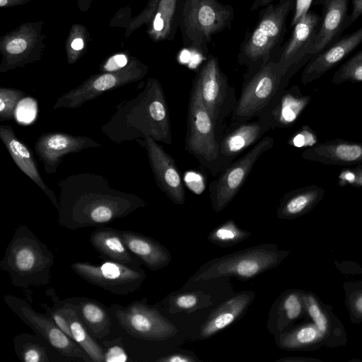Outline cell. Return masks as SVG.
Instances as JSON below:
<instances>
[{"mask_svg": "<svg viewBox=\"0 0 362 362\" xmlns=\"http://www.w3.org/2000/svg\"><path fill=\"white\" fill-rule=\"evenodd\" d=\"M57 185L60 189L57 221L61 226L72 230L105 226L146 205L136 194L112 188L101 175H71Z\"/></svg>", "mask_w": 362, "mask_h": 362, "instance_id": "cell-1", "label": "cell"}, {"mask_svg": "<svg viewBox=\"0 0 362 362\" xmlns=\"http://www.w3.org/2000/svg\"><path fill=\"white\" fill-rule=\"evenodd\" d=\"M101 131L118 144L149 136L170 145L173 138L168 106L160 82L149 78L134 99L117 106V111L101 127Z\"/></svg>", "mask_w": 362, "mask_h": 362, "instance_id": "cell-2", "label": "cell"}, {"mask_svg": "<svg viewBox=\"0 0 362 362\" xmlns=\"http://www.w3.org/2000/svg\"><path fill=\"white\" fill-rule=\"evenodd\" d=\"M54 263V255L47 245L28 226L20 225L15 228L0 269L9 275L13 286L25 291L48 284Z\"/></svg>", "mask_w": 362, "mask_h": 362, "instance_id": "cell-3", "label": "cell"}, {"mask_svg": "<svg viewBox=\"0 0 362 362\" xmlns=\"http://www.w3.org/2000/svg\"><path fill=\"white\" fill-rule=\"evenodd\" d=\"M296 0H279L259 12L257 23L246 32L240 44L238 62L247 68L243 78L256 72L274 55L280 54L286 31V21Z\"/></svg>", "mask_w": 362, "mask_h": 362, "instance_id": "cell-4", "label": "cell"}, {"mask_svg": "<svg viewBox=\"0 0 362 362\" xmlns=\"http://www.w3.org/2000/svg\"><path fill=\"white\" fill-rule=\"evenodd\" d=\"M234 19L232 6L218 0H178L177 20L184 45L208 55L214 35L230 29Z\"/></svg>", "mask_w": 362, "mask_h": 362, "instance_id": "cell-5", "label": "cell"}, {"mask_svg": "<svg viewBox=\"0 0 362 362\" xmlns=\"http://www.w3.org/2000/svg\"><path fill=\"white\" fill-rule=\"evenodd\" d=\"M290 251L274 243L261 244L211 259L191 276L187 284L221 277L248 280L276 267Z\"/></svg>", "mask_w": 362, "mask_h": 362, "instance_id": "cell-6", "label": "cell"}, {"mask_svg": "<svg viewBox=\"0 0 362 362\" xmlns=\"http://www.w3.org/2000/svg\"><path fill=\"white\" fill-rule=\"evenodd\" d=\"M221 139L213 118L203 105L197 88L192 85L187 107L185 150L213 176L223 170L219 152Z\"/></svg>", "mask_w": 362, "mask_h": 362, "instance_id": "cell-7", "label": "cell"}, {"mask_svg": "<svg viewBox=\"0 0 362 362\" xmlns=\"http://www.w3.org/2000/svg\"><path fill=\"white\" fill-rule=\"evenodd\" d=\"M279 54L248 77L243 78L242 90L231 115L229 129L258 117L262 109L280 89L287 88L291 77L283 75Z\"/></svg>", "mask_w": 362, "mask_h": 362, "instance_id": "cell-8", "label": "cell"}, {"mask_svg": "<svg viewBox=\"0 0 362 362\" xmlns=\"http://www.w3.org/2000/svg\"><path fill=\"white\" fill-rule=\"evenodd\" d=\"M201 101L213 118L218 134L226 132V119L231 116L238 99L235 88L220 67L217 57L208 54L192 81Z\"/></svg>", "mask_w": 362, "mask_h": 362, "instance_id": "cell-9", "label": "cell"}, {"mask_svg": "<svg viewBox=\"0 0 362 362\" xmlns=\"http://www.w3.org/2000/svg\"><path fill=\"white\" fill-rule=\"evenodd\" d=\"M4 301L23 322L61 355L75 361H92L87 353L57 326L49 314L36 311L25 299L11 294L5 295Z\"/></svg>", "mask_w": 362, "mask_h": 362, "instance_id": "cell-10", "label": "cell"}, {"mask_svg": "<svg viewBox=\"0 0 362 362\" xmlns=\"http://www.w3.org/2000/svg\"><path fill=\"white\" fill-rule=\"evenodd\" d=\"M115 317L129 335L147 341H165L174 337L178 329L144 298L127 306L112 305Z\"/></svg>", "mask_w": 362, "mask_h": 362, "instance_id": "cell-11", "label": "cell"}, {"mask_svg": "<svg viewBox=\"0 0 362 362\" xmlns=\"http://www.w3.org/2000/svg\"><path fill=\"white\" fill-rule=\"evenodd\" d=\"M274 141L272 137L264 136L211 182L209 186V198L212 209L216 212L223 210L234 199L258 158L273 147Z\"/></svg>", "mask_w": 362, "mask_h": 362, "instance_id": "cell-12", "label": "cell"}, {"mask_svg": "<svg viewBox=\"0 0 362 362\" xmlns=\"http://www.w3.org/2000/svg\"><path fill=\"white\" fill-rule=\"evenodd\" d=\"M71 269L90 284L97 286L113 294L125 296L138 290L146 274L139 267L107 261L102 264L76 262Z\"/></svg>", "mask_w": 362, "mask_h": 362, "instance_id": "cell-13", "label": "cell"}, {"mask_svg": "<svg viewBox=\"0 0 362 362\" xmlns=\"http://www.w3.org/2000/svg\"><path fill=\"white\" fill-rule=\"evenodd\" d=\"M320 23V16L312 11L293 27L288 40L281 47L279 64L283 75L295 74L313 56L311 54Z\"/></svg>", "mask_w": 362, "mask_h": 362, "instance_id": "cell-14", "label": "cell"}, {"mask_svg": "<svg viewBox=\"0 0 362 362\" xmlns=\"http://www.w3.org/2000/svg\"><path fill=\"white\" fill-rule=\"evenodd\" d=\"M102 144L86 136L72 135L62 132L42 134L36 140L34 150L47 174L57 172L62 159L69 153H78Z\"/></svg>", "mask_w": 362, "mask_h": 362, "instance_id": "cell-15", "label": "cell"}, {"mask_svg": "<svg viewBox=\"0 0 362 362\" xmlns=\"http://www.w3.org/2000/svg\"><path fill=\"white\" fill-rule=\"evenodd\" d=\"M144 140L157 186L173 202L183 205L185 202V188L174 158L153 138L148 136Z\"/></svg>", "mask_w": 362, "mask_h": 362, "instance_id": "cell-16", "label": "cell"}, {"mask_svg": "<svg viewBox=\"0 0 362 362\" xmlns=\"http://www.w3.org/2000/svg\"><path fill=\"white\" fill-rule=\"evenodd\" d=\"M311 101L310 95H303L298 86L280 89L262 109L258 120L270 129L288 128L300 117Z\"/></svg>", "mask_w": 362, "mask_h": 362, "instance_id": "cell-17", "label": "cell"}, {"mask_svg": "<svg viewBox=\"0 0 362 362\" xmlns=\"http://www.w3.org/2000/svg\"><path fill=\"white\" fill-rule=\"evenodd\" d=\"M144 73H107L85 81L78 87L62 95L54 103L52 109H74L85 103L94 100L103 93L119 88L126 83L140 79Z\"/></svg>", "mask_w": 362, "mask_h": 362, "instance_id": "cell-18", "label": "cell"}, {"mask_svg": "<svg viewBox=\"0 0 362 362\" xmlns=\"http://www.w3.org/2000/svg\"><path fill=\"white\" fill-rule=\"evenodd\" d=\"M362 42V27L343 36L322 52L314 54L305 65L301 82L306 85L334 68Z\"/></svg>", "mask_w": 362, "mask_h": 362, "instance_id": "cell-19", "label": "cell"}, {"mask_svg": "<svg viewBox=\"0 0 362 362\" xmlns=\"http://www.w3.org/2000/svg\"><path fill=\"white\" fill-rule=\"evenodd\" d=\"M307 316L314 322L326 340L327 348L344 346L347 343L345 327L333 311L312 291H305Z\"/></svg>", "mask_w": 362, "mask_h": 362, "instance_id": "cell-20", "label": "cell"}, {"mask_svg": "<svg viewBox=\"0 0 362 362\" xmlns=\"http://www.w3.org/2000/svg\"><path fill=\"white\" fill-rule=\"evenodd\" d=\"M349 0H315L322 7L318 32L311 51L313 55L322 52L338 37L349 25Z\"/></svg>", "mask_w": 362, "mask_h": 362, "instance_id": "cell-21", "label": "cell"}, {"mask_svg": "<svg viewBox=\"0 0 362 362\" xmlns=\"http://www.w3.org/2000/svg\"><path fill=\"white\" fill-rule=\"evenodd\" d=\"M307 160L325 165H353L362 163V143L335 139L318 143L302 153Z\"/></svg>", "mask_w": 362, "mask_h": 362, "instance_id": "cell-22", "label": "cell"}, {"mask_svg": "<svg viewBox=\"0 0 362 362\" xmlns=\"http://www.w3.org/2000/svg\"><path fill=\"white\" fill-rule=\"evenodd\" d=\"M270 130L259 120L246 122L229 129L220 140L219 152L223 170L250 146L257 143Z\"/></svg>", "mask_w": 362, "mask_h": 362, "instance_id": "cell-23", "label": "cell"}, {"mask_svg": "<svg viewBox=\"0 0 362 362\" xmlns=\"http://www.w3.org/2000/svg\"><path fill=\"white\" fill-rule=\"evenodd\" d=\"M0 139L16 165L37 184L58 210L59 208V199L56 197L54 191L48 187L43 181L30 148L16 136L10 125H0Z\"/></svg>", "mask_w": 362, "mask_h": 362, "instance_id": "cell-24", "label": "cell"}, {"mask_svg": "<svg viewBox=\"0 0 362 362\" xmlns=\"http://www.w3.org/2000/svg\"><path fill=\"white\" fill-rule=\"evenodd\" d=\"M305 291L298 288L288 289L276 299L267 320V329L274 336L288 329L296 322L307 316Z\"/></svg>", "mask_w": 362, "mask_h": 362, "instance_id": "cell-25", "label": "cell"}, {"mask_svg": "<svg viewBox=\"0 0 362 362\" xmlns=\"http://www.w3.org/2000/svg\"><path fill=\"white\" fill-rule=\"evenodd\" d=\"M255 297L252 291H240L216 307L201 326L200 338L208 339L240 319Z\"/></svg>", "mask_w": 362, "mask_h": 362, "instance_id": "cell-26", "label": "cell"}, {"mask_svg": "<svg viewBox=\"0 0 362 362\" xmlns=\"http://www.w3.org/2000/svg\"><path fill=\"white\" fill-rule=\"evenodd\" d=\"M117 231L128 250L139 257L150 270L161 269L171 261L169 250L153 238L131 230Z\"/></svg>", "mask_w": 362, "mask_h": 362, "instance_id": "cell-27", "label": "cell"}, {"mask_svg": "<svg viewBox=\"0 0 362 362\" xmlns=\"http://www.w3.org/2000/svg\"><path fill=\"white\" fill-rule=\"evenodd\" d=\"M274 341L286 351H313L327 346L325 338L313 321L294 325L274 335Z\"/></svg>", "mask_w": 362, "mask_h": 362, "instance_id": "cell-28", "label": "cell"}, {"mask_svg": "<svg viewBox=\"0 0 362 362\" xmlns=\"http://www.w3.org/2000/svg\"><path fill=\"white\" fill-rule=\"evenodd\" d=\"M325 189L316 185L298 188L285 194L276 211L279 218L291 220L312 211L325 196Z\"/></svg>", "mask_w": 362, "mask_h": 362, "instance_id": "cell-29", "label": "cell"}, {"mask_svg": "<svg viewBox=\"0 0 362 362\" xmlns=\"http://www.w3.org/2000/svg\"><path fill=\"white\" fill-rule=\"evenodd\" d=\"M68 299L75 305L78 316L94 339L103 340L110 333V315L103 304L86 297Z\"/></svg>", "mask_w": 362, "mask_h": 362, "instance_id": "cell-30", "label": "cell"}, {"mask_svg": "<svg viewBox=\"0 0 362 362\" xmlns=\"http://www.w3.org/2000/svg\"><path fill=\"white\" fill-rule=\"evenodd\" d=\"M55 298L69 322L73 340L87 353L92 361H104L102 345H100L88 332L78 315L75 305L68 298L59 299L57 294Z\"/></svg>", "mask_w": 362, "mask_h": 362, "instance_id": "cell-31", "label": "cell"}, {"mask_svg": "<svg viewBox=\"0 0 362 362\" xmlns=\"http://www.w3.org/2000/svg\"><path fill=\"white\" fill-rule=\"evenodd\" d=\"M90 242L100 255L110 261L127 265L133 261L117 229L99 226L91 233Z\"/></svg>", "mask_w": 362, "mask_h": 362, "instance_id": "cell-32", "label": "cell"}, {"mask_svg": "<svg viewBox=\"0 0 362 362\" xmlns=\"http://www.w3.org/2000/svg\"><path fill=\"white\" fill-rule=\"evenodd\" d=\"M160 303L168 313H186L190 314L212 305L211 297L201 291L173 292L162 300Z\"/></svg>", "mask_w": 362, "mask_h": 362, "instance_id": "cell-33", "label": "cell"}, {"mask_svg": "<svg viewBox=\"0 0 362 362\" xmlns=\"http://www.w3.org/2000/svg\"><path fill=\"white\" fill-rule=\"evenodd\" d=\"M178 0H160L152 27L158 37L173 40L178 27Z\"/></svg>", "mask_w": 362, "mask_h": 362, "instance_id": "cell-34", "label": "cell"}, {"mask_svg": "<svg viewBox=\"0 0 362 362\" xmlns=\"http://www.w3.org/2000/svg\"><path fill=\"white\" fill-rule=\"evenodd\" d=\"M38 337L29 333L15 335L13 340L15 352L21 361H49L46 347L40 342Z\"/></svg>", "mask_w": 362, "mask_h": 362, "instance_id": "cell-35", "label": "cell"}, {"mask_svg": "<svg viewBox=\"0 0 362 362\" xmlns=\"http://www.w3.org/2000/svg\"><path fill=\"white\" fill-rule=\"evenodd\" d=\"M251 235L248 230L240 228L233 219H228L214 228L207 235V240L221 247L235 245Z\"/></svg>", "mask_w": 362, "mask_h": 362, "instance_id": "cell-36", "label": "cell"}, {"mask_svg": "<svg viewBox=\"0 0 362 362\" xmlns=\"http://www.w3.org/2000/svg\"><path fill=\"white\" fill-rule=\"evenodd\" d=\"M343 288L350 322L362 323V280L346 281Z\"/></svg>", "mask_w": 362, "mask_h": 362, "instance_id": "cell-37", "label": "cell"}, {"mask_svg": "<svg viewBox=\"0 0 362 362\" xmlns=\"http://www.w3.org/2000/svg\"><path fill=\"white\" fill-rule=\"evenodd\" d=\"M334 84L362 82V49L342 64L332 78Z\"/></svg>", "mask_w": 362, "mask_h": 362, "instance_id": "cell-38", "label": "cell"}, {"mask_svg": "<svg viewBox=\"0 0 362 362\" xmlns=\"http://www.w3.org/2000/svg\"><path fill=\"white\" fill-rule=\"evenodd\" d=\"M27 93L16 88H0V122L11 120L18 103Z\"/></svg>", "mask_w": 362, "mask_h": 362, "instance_id": "cell-39", "label": "cell"}, {"mask_svg": "<svg viewBox=\"0 0 362 362\" xmlns=\"http://www.w3.org/2000/svg\"><path fill=\"white\" fill-rule=\"evenodd\" d=\"M104 361L125 362L128 356L122 344V337L113 340H102Z\"/></svg>", "mask_w": 362, "mask_h": 362, "instance_id": "cell-40", "label": "cell"}, {"mask_svg": "<svg viewBox=\"0 0 362 362\" xmlns=\"http://www.w3.org/2000/svg\"><path fill=\"white\" fill-rule=\"evenodd\" d=\"M340 187H362V165H348L343 168L338 175Z\"/></svg>", "mask_w": 362, "mask_h": 362, "instance_id": "cell-41", "label": "cell"}, {"mask_svg": "<svg viewBox=\"0 0 362 362\" xmlns=\"http://www.w3.org/2000/svg\"><path fill=\"white\" fill-rule=\"evenodd\" d=\"M318 143V138L316 133L312 128L307 125L303 126L300 129L296 132L288 141L290 146L298 148H309Z\"/></svg>", "mask_w": 362, "mask_h": 362, "instance_id": "cell-42", "label": "cell"}, {"mask_svg": "<svg viewBox=\"0 0 362 362\" xmlns=\"http://www.w3.org/2000/svg\"><path fill=\"white\" fill-rule=\"evenodd\" d=\"M158 362H200L202 361L192 351L177 350L168 355L158 358Z\"/></svg>", "mask_w": 362, "mask_h": 362, "instance_id": "cell-43", "label": "cell"}, {"mask_svg": "<svg viewBox=\"0 0 362 362\" xmlns=\"http://www.w3.org/2000/svg\"><path fill=\"white\" fill-rule=\"evenodd\" d=\"M313 0H296L294 13L291 23V27H293L310 11Z\"/></svg>", "mask_w": 362, "mask_h": 362, "instance_id": "cell-44", "label": "cell"}, {"mask_svg": "<svg viewBox=\"0 0 362 362\" xmlns=\"http://www.w3.org/2000/svg\"><path fill=\"white\" fill-rule=\"evenodd\" d=\"M127 63V59L124 54H117L110 57L105 64L104 69L107 72H115L124 66Z\"/></svg>", "mask_w": 362, "mask_h": 362, "instance_id": "cell-45", "label": "cell"}, {"mask_svg": "<svg viewBox=\"0 0 362 362\" xmlns=\"http://www.w3.org/2000/svg\"><path fill=\"white\" fill-rule=\"evenodd\" d=\"M27 47L26 42L23 39H14L10 41L6 45V50L11 54L23 52Z\"/></svg>", "mask_w": 362, "mask_h": 362, "instance_id": "cell-46", "label": "cell"}, {"mask_svg": "<svg viewBox=\"0 0 362 362\" xmlns=\"http://www.w3.org/2000/svg\"><path fill=\"white\" fill-rule=\"evenodd\" d=\"M362 15V0H352V11L349 16V25L353 24Z\"/></svg>", "mask_w": 362, "mask_h": 362, "instance_id": "cell-47", "label": "cell"}, {"mask_svg": "<svg viewBox=\"0 0 362 362\" xmlns=\"http://www.w3.org/2000/svg\"><path fill=\"white\" fill-rule=\"evenodd\" d=\"M276 362H322L321 360L305 356H286L280 358Z\"/></svg>", "mask_w": 362, "mask_h": 362, "instance_id": "cell-48", "label": "cell"}, {"mask_svg": "<svg viewBox=\"0 0 362 362\" xmlns=\"http://www.w3.org/2000/svg\"><path fill=\"white\" fill-rule=\"evenodd\" d=\"M273 1L274 0H254L251 5L250 10L253 11L260 7H265Z\"/></svg>", "mask_w": 362, "mask_h": 362, "instance_id": "cell-49", "label": "cell"}, {"mask_svg": "<svg viewBox=\"0 0 362 362\" xmlns=\"http://www.w3.org/2000/svg\"><path fill=\"white\" fill-rule=\"evenodd\" d=\"M83 47V40L80 38L75 39L71 43V47L75 50H80Z\"/></svg>", "mask_w": 362, "mask_h": 362, "instance_id": "cell-50", "label": "cell"}, {"mask_svg": "<svg viewBox=\"0 0 362 362\" xmlns=\"http://www.w3.org/2000/svg\"><path fill=\"white\" fill-rule=\"evenodd\" d=\"M7 4V0H0V6H4Z\"/></svg>", "mask_w": 362, "mask_h": 362, "instance_id": "cell-51", "label": "cell"}]
</instances>
